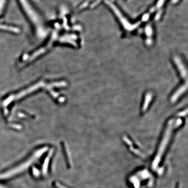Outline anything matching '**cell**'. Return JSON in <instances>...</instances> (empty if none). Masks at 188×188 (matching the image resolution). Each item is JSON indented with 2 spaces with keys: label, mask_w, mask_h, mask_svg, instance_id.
Wrapping results in <instances>:
<instances>
[{
  "label": "cell",
  "mask_w": 188,
  "mask_h": 188,
  "mask_svg": "<svg viewBox=\"0 0 188 188\" xmlns=\"http://www.w3.org/2000/svg\"><path fill=\"white\" fill-rule=\"evenodd\" d=\"M46 149H47V148H42L40 151L37 152V153L35 155H34L31 157V159H28L27 161H26V162H24L22 165L18 166L17 168H14L13 169L10 170L8 172H5L4 174H1L0 175V179H3L10 178V177H12V176H14L15 175L21 172V171H23L24 169H26L28 166L30 165L31 162H33L39 156V155L41 154V153H44V151H46Z\"/></svg>",
  "instance_id": "1"
},
{
  "label": "cell",
  "mask_w": 188,
  "mask_h": 188,
  "mask_svg": "<svg viewBox=\"0 0 188 188\" xmlns=\"http://www.w3.org/2000/svg\"><path fill=\"white\" fill-rule=\"evenodd\" d=\"M174 60L176 65H177V68L178 69L182 77H183V79L187 80V71L185 65L183 64V62H182L180 58L177 56H174Z\"/></svg>",
  "instance_id": "2"
},
{
  "label": "cell",
  "mask_w": 188,
  "mask_h": 188,
  "mask_svg": "<svg viewBox=\"0 0 188 188\" xmlns=\"http://www.w3.org/2000/svg\"><path fill=\"white\" fill-rule=\"evenodd\" d=\"M186 89H187V84H185V85H182L180 88L177 89V91L174 94V95H172V96L171 98V101L172 103H175L177 101V99L179 98V97L186 91Z\"/></svg>",
  "instance_id": "3"
},
{
  "label": "cell",
  "mask_w": 188,
  "mask_h": 188,
  "mask_svg": "<svg viewBox=\"0 0 188 188\" xmlns=\"http://www.w3.org/2000/svg\"><path fill=\"white\" fill-rule=\"evenodd\" d=\"M147 97L146 98V99H145V102L144 104V106L143 107V111H145V110L146 109V108L147 107H148V104H149V103H150V101H151L152 97V95L151 94H148L147 96Z\"/></svg>",
  "instance_id": "4"
},
{
  "label": "cell",
  "mask_w": 188,
  "mask_h": 188,
  "mask_svg": "<svg viewBox=\"0 0 188 188\" xmlns=\"http://www.w3.org/2000/svg\"><path fill=\"white\" fill-rule=\"evenodd\" d=\"M0 29L11 31H13V32H17L18 31V29H16V28L9 27V26H3L2 25H0Z\"/></svg>",
  "instance_id": "5"
}]
</instances>
